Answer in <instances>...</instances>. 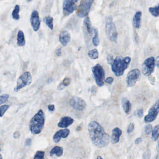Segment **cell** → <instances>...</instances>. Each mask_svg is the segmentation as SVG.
I'll return each mask as SVG.
<instances>
[{"mask_svg": "<svg viewBox=\"0 0 159 159\" xmlns=\"http://www.w3.org/2000/svg\"><path fill=\"white\" fill-rule=\"evenodd\" d=\"M94 0H82L77 10V15L81 18L87 16Z\"/></svg>", "mask_w": 159, "mask_h": 159, "instance_id": "obj_5", "label": "cell"}, {"mask_svg": "<svg viewBox=\"0 0 159 159\" xmlns=\"http://www.w3.org/2000/svg\"><path fill=\"white\" fill-rule=\"evenodd\" d=\"M90 139L92 143L98 148L107 147L110 142L109 135L106 133L103 127L95 121H92L88 126Z\"/></svg>", "mask_w": 159, "mask_h": 159, "instance_id": "obj_1", "label": "cell"}, {"mask_svg": "<svg viewBox=\"0 0 159 159\" xmlns=\"http://www.w3.org/2000/svg\"><path fill=\"white\" fill-rule=\"evenodd\" d=\"M137 116H138L139 118H141V117L143 116V109H139V110H138L137 111Z\"/></svg>", "mask_w": 159, "mask_h": 159, "instance_id": "obj_38", "label": "cell"}, {"mask_svg": "<svg viewBox=\"0 0 159 159\" xmlns=\"http://www.w3.org/2000/svg\"><path fill=\"white\" fill-rule=\"evenodd\" d=\"M88 56L92 59L95 60L98 58L99 53L97 49H93L90 50L88 53Z\"/></svg>", "mask_w": 159, "mask_h": 159, "instance_id": "obj_24", "label": "cell"}, {"mask_svg": "<svg viewBox=\"0 0 159 159\" xmlns=\"http://www.w3.org/2000/svg\"><path fill=\"white\" fill-rule=\"evenodd\" d=\"M70 104L73 108L79 111L84 110L87 106L86 102L83 99L76 96L71 98Z\"/></svg>", "mask_w": 159, "mask_h": 159, "instance_id": "obj_11", "label": "cell"}, {"mask_svg": "<svg viewBox=\"0 0 159 159\" xmlns=\"http://www.w3.org/2000/svg\"><path fill=\"white\" fill-rule=\"evenodd\" d=\"M149 11L152 15L155 17L159 16V7L158 6L149 8Z\"/></svg>", "mask_w": 159, "mask_h": 159, "instance_id": "obj_28", "label": "cell"}, {"mask_svg": "<svg viewBox=\"0 0 159 159\" xmlns=\"http://www.w3.org/2000/svg\"><path fill=\"white\" fill-rule=\"evenodd\" d=\"M142 13L140 11H138L135 14L133 18V24L137 29H139L141 27V19Z\"/></svg>", "mask_w": 159, "mask_h": 159, "instance_id": "obj_18", "label": "cell"}, {"mask_svg": "<svg viewBox=\"0 0 159 159\" xmlns=\"http://www.w3.org/2000/svg\"><path fill=\"white\" fill-rule=\"evenodd\" d=\"M97 159H103V158H102L100 156H98L97 158Z\"/></svg>", "mask_w": 159, "mask_h": 159, "instance_id": "obj_46", "label": "cell"}, {"mask_svg": "<svg viewBox=\"0 0 159 159\" xmlns=\"http://www.w3.org/2000/svg\"><path fill=\"white\" fill-rule=\"evenodd\" d=\"M0 92H1V91H0Z\"/></svg>", "mask_w": 159, "mask_h": 159, "instance_id": "obj_50", "label": "cell"}, {"mask_svg": "<svg viewBox=\"0 0 159 159\" xmlns=\"http://www.w3.org/2000/svg\"><path fill=\"white\" fill-rule=\"evenodd\" d=\"M19 11H20V7L18 5H16L13 11L12 14L13 18L15 20H18L20 18V16L19 15Z\"/></svg>", "mask_w": 159, "mask_h": 159, "instance_id": "obj_26", "label": "cell"}, {"mask_svg": "<svg viewBox=\"0 0 159 159\" xmlns=\"http://www.w3.org/2000/svg\"><path fill=\"white\" fill-rule=\"evenodd\" d=\"M32 77L29 72H26L18 78L15 92H17L24 87L30 85L32 82Z\"/></svg>", "mask_w": 159, "mask_h": 159, "instance_id": "obj_7", "label": "cell"}, {"mask_svg": "<svg viewBox=\"0 0 159 159\" xmlns=\"http://www.w3.org/2000/svg\"><path fill=\"white\" fill-rule=\"evenodd\" d=\"M152 131V139H154V141H156L159 137V125H157L156 126H154L153 130Z\"/></svg>", "mask_w": 159, "mask_h": 159, "instance_id": "obj_27", "label": "cell"}, {"mask_svg": "<svg viewBox=\"0 0 159 159\" xmlns=\"http://www.w3.org/2000/svg\"><path fill=\"white\" fill-rule=\"evenodd\" d=\"M20 136V134L19 132L17 131V132H16L14 134V137L15 139H18L19 138V137Z\"/></svg>", "mask_w": 159, "mask_h": 159, "instance_id": "obj_42", "label": "cell"}, {"mask_svg": "<svg viewBox=\"0 0 159 159\" xmlns=\"http://www.w3.org/2000/svg\"><path fill=\"white\" fill-rule=\"evenodd\" d=\"M78 1V0H64L63 9L65 15H69L77 9L76 3Z\"/></svg>", "mask_w": 159, "mask_h": 159, "instance_id": "obj_10", "label": "cell"}, {"mask_svg": "<svg viewBox=\"0 0 159 159\" xmlns=\"http://www.w3.org/2000/svg\"><path fill=\"white\" fill-rule=\"evenodd\" d=\"M56 55L57 56H60V55H61V54H62V53H61V48H58L57 50H56L55 52Z\"/></svg>", "mask_w": 159, "mask_h": 159, "instance_id": "obj_41", "label": "cell"}, {"mask_svg": "<svg viewBox=\"0 0 159 159\" xmlns=\"http://www.w3.org/2000/svg\"><path fill=\"white\" fill-rule=\"evenodd\" d=\"M94 36L93 38V43L95 46H98L99 44L100 40L98 37V31L97 29H94Z\"/></svg>", "mask_w": 159, "mask_h": 159, "instance_id": "obj_25", "label": "cell"}, {"mask_svg": "<svg viewBox=\"0 0 159 159\" xmlns=\"http://www.w3.org/2000/svg\"><path fill=\"white\" fill-rule=\"evenodd\" d=\"M121 104L125 113L128 114L131 111V107H132L130 101L127 99L124 98L121 100Z\"/></svg>", "mask_w": 159, "mask_h": 159, "instance_id": "obj_19", "label": "cell"}, {"mask_svg": "<svg viewBox=\"0 0 159 159\" xmlns=\"http://www.w3.org/2000/svg\"><path fill=\"white\" fill-rule=\"evenodd\" d=\"M92 70L97 85L100 87L103 86L104 85L105 72L102 66L99 64H96L92 68Z\"/></svg>", "mask_w": 159, "mask_h": 159, "instance_id": "obj_6", "label": "cell"}, {"mask_svg": "<svg viewBox=\"0 0 159 159\" xmlns=\"http://www.w3.org/2000/svg\"><path fill=\"white\" fill-rule=\"evenodd\" d=\"M152 131V126L151 124H148L145 127V133L147 135H149Z\"/></svg>", "mask_w": 159, "mask_h": 159, "instance_id": "obj_33", "label": "cell"}, {"mask_svg": "<svg viewBox=\"0 0 159 159\" xmlns=\"http://www.w3.org/2000/svg\"><path fill=\"white\" fill-rule=\"evenodd\" d=\"M140 76V72L138 69H134L130 71L127 75L126 83L128 87H133Z\"/></svg>", "mask_w": 159, "mask_h": 159, "instance_id": "obj_9", "label": "cell"}, {"mask_svg": "<svg viewBox=\"0 0 159 159\" xmlns=\"http://www.w3.org/2000/svg\"><path fill=\"white\" fill-rule=\"evenodd\" d=\"M9 96L8 94H3L0 96V105L6 103L9 99Z\"/></svg>", "mask_w": 159, "mask_h": 159, "instance_id": "obj_29", "label": "cell"}, {"mask_svg": "<svg viewBox=\"0 0 159 159\" xmlns=\"http://www.w3.org/2000/svg\"><path fill=\"white\" fill-rule=\"evenodd\" d=\"M105 29L106 34L108 39L112 42H116L118 38V33L111 16H107L106 18Z\"/></svg>", "mask_w": 159, "mask_h": 159, "instance_id": "obj_4", "label": "cell"}, {"mask_svg": "<svg viewBox=\"0 0 159 159\" xmlns=\"http://www.w3.org/2000/svg\"><path fill=\"white\" fill-rule=\"evenodd\" d=\"M17 45L18 46H23L25 44V34L22 30H19L17 34Z\"/></svg>", "mask_w": 159, "mask_h": 159, "instance_id": "obj_20", "label": "cell"}, {"mask_svg": "<svg viewBox=\"0 0 159 159\" xmlns=\"http://www.w3.org/2000/svg\"><path fill=\"white\" fill-rule=\"evenodd\" d=\"M74 120L71 117L65 116L63 117L58 123V126L61 128H66L72 124Z\"/></svg>", "mask_w": 159, "mask_h": 159, "instance_id": "obj_15", "label": "cell"}, {"mask_svg": "<svg viewBox=\"0 0 159 159\" xmlns=\"http://www.w3.org/2000/svg\"><path fill=\"white\" fill-rule=\"evenodd\" d=\"M30 22L33 30L35 31L39 30L40 27L41 22L38 11L35 10L32 12L30 18Z\"/></svg>", "mask_w": 159, "mask_h": 159, "instance_id": "obj_13", "label": "cell"}, {"mask_svg": "<svg viewBox=\"0 0 159 159\" xmlns=\"http://www.w3.org/2000/svg\"><path fill=\"white\" fill-rule=\"evenodd\" d=\"M70 131L67 128L61 129L57 132L53 136V140L55 143L59 142L61 138H66L69 135Z\"/></svg>", "mask_w": 159, "mask_h": 159, "instance_id": "obj_14", "label": "cell"}, {"mask_svg": "<svg viewBox=\"0 0 159 159\" xmlns=\"http://www.w3.org/2000/svg\"><path fill=\"white\" fill-rule=\"evenodd\" d=\"M134 124L133 123H131L128 125V128H127V132L128 134L132 133L134 130Z\"/></svg>", "mask_w": 159, "mask_h": 159, "instance_id": "obj_35", "label": "cell"}, {"mask_svg": "<svg viewBox=\"0 0 159 159\" xmlns=\"http://www.w3.org/2000/svg\"><path fill=\"white\" fill-rule=\"evenodd\" d=\"M9 106L7 105H4L0 107V117L3 116L7 110L9 109Z\"/></svg>", "mask_w": 159, "mask_h": 159, "instance_id": "obj_30", "label": "cell"}, {"mask_svg": "<svg viewBox=\"0 0 159 159\" xmlns=\"http://www.w3.org/2000/svg\"><path fill=\"white\" fill-rule=\"evenodd\" d=\"M48 108L49 110L51 111H53L55 110V105L53 104H50L48 105Z\"/></svg>", "mask_w": 159, "mask_h": 159, "instance_id": "obj_40", "label": "cell"}, {"mask_svg": "<svg viewBox=\"0 0 159 159\" xmlns=\"http://www.w3.org/2000/svg\"><path fill=\"white\" fill-rule=\"evenodd\" d=\"M113 60L114 59H113V56H112L111 55H109L108 56L107 58V62L108 64L111 65L112 61H113Z\"/></svg>", "mask_w": 159, "mask_h": 159, "instance_id": "obj_37", "label": "cell"}, {"mask_svg": "<svg viewBox=\"0 0 159 159\" xmlns=\"http://www.w3.org/2000/svg\"><path fill=\"white\" fill-rule=\"evenodd\" d=\"M155 59L153 57H150L147 59L142 65V73L145 76H149L154 69Z\"/></svg>", "mask_w": 159, "mask_h": 159, "instance_id": "obj_8", "label": "cell"}, {"mask_svg": "<svg viewBox=\"0 0 159 159\" xmlns=\"http://www.w3.org/2000/svg\"><path fill=\"white\" fill-rule=\"evenodd\" d=\"M84 29L89 34H92V23H91V20H90V18L89 17H87L84 20Z\"/></svg>", "mask_w": 159, "mask_h": 159, "instance_id": "obj_22", "label": "cell"}, {"mask_svg": "<svg viewBox=\"0 0 159 159\" xmlns=\"http://www.w3.org/2000/svg\"><path fill=\"white\" fill-rule=\"evenodd\" d=\"M65 86L63 85V84L62 83L59 84V85L58 86V89H59V90H63L65 88Z\"/></svg>", "mask_w": 159, "mask_h": 159, "instance_id": "obj_45", "label": "cell"}, {"mask_svg": "<svg viewBox=\"0 0 159 159\" xmlns=\"http://www.w3.org/2000/svg\"><path fill=\"white\" fill-rule=\"evenodd\" d=\"M142 139L141 137L138 138L135 140V144L138 145V144H140L141 142H142Z\"/></svg>", "mask_w": 159, "mask_h": 159, "instance_id": "obj_39", "label": "cell"}, {"mask_svg": "<svg viewBox=\"0 0 159 159\" xmlns=\"http://www.w3.org/2000/svg\"><path fill=\"white\" fill-rule=\"evenodd\" d=\"M59 39L62 45L66 46L70 41V33L67 31H64L60 33Z\"/></svg>", "mask_w": 159, "mask_h": 159, "instance_id": "obj_17", "label": "cell"}, {"mask_svg": "<svg viewBox=\"0 0 159 159\" xmlns=\"http://www.w3.org/2000/svg\"><path fill=\"white\" fill-rule=\"evenodd\" d=\"M28 1H32V0H28Z\"/></svg>", "mask_w": 159, "mask_h": 159, "instance_id": "obj_48", "label": "cell"}, {"mask_svg": "<svg viewBox=\"0 0 159 159\" xmlns=\"http://www.w3.org/2000/svg\"><path fill=\"white\" fill-rule=\"evenodd\" d=\"M45 24L50 28L52 30L53 29V18L51 16H48L44 18Z\"/></svg>", "mask_w": 159, "mask_h": 159, "instance_id": "obj_23", "label": "cell"}, {"mask_svg": "<svg viewBox=\"0 0 159 159\" xmlns=\"http://www.w3.org/2000/svg\"><path fill=\"white\" fill-rule=\"evenodd\" d=\"M31 144V139H28L25 141V146H30Z\"/></svg>", "mask_w": 159, "mask_h": 159, "instance_id": "obj_43", "label": "cell"}, {"mask_svg": "<svg viewBox=\"0 0 159 159\" xmlns=\"http://www.w3.org/2000/svg\"><path fill=\"white\" fill-rule=\"evenodd\" d=\"M0 159H2V156L0 154Z\"/></svg>", "mask_w": 159, "mask_h": 159, "instance_id": "obj_47", "label": "cell"}, {"mask_svg": "<svg viewBox=\"0 0 159 159\" xmlns=\"http://www.w3.org/2000/svg\"><path fill=\"white\" fill-rule=\"evenodd\" d=\"M151 152L149 150H147L143 153L142 159H150L151 157Z\"/></svg>", "mask_w": 159, "mask_h": 159, "instance_id": "obj_32", "label": "cell"}, {"mask_svg": "<svg viewBox=\"0 0 159 159\" xmlns=\"http://www.w3.org/2000/svg\"><path fill=\"white\" fill-rule=\"evenodd\" d=\"M71 81V79H70V78L67 77V78H66L64 79L62 83L63 84V85L66 87V86H68L70 84Z\"/></svg>", "mask_w": 159, "mask_h": 159, "instance_id": "obj_34", "label": "cell"}, {"mask_svg": "<svg viewBox=\"0 0 159 159\" xmlns=\"http://www.w3.org/2000/svg\"><path fill=\"white\" fill-rule=\"evenodd\" d=\"M121 130L119 127H115L112 131L111 141L112 144H116L120 140V137L122 135Z\"/></svg>", "mask_w": 159, "mask_h": 159, "instance_id": "obj_16", "label": "cell"}, {"mask_svg": "<svg viewBox=\"0 0 159 159\" xmlns=\"http://www.w3.org/2000/svg\"><path fill=\"white\" fill-rule=\"evenodd\" d=\"M131 61V58L129 56L123 57L117 56L113 60L111 64V68L112 72L117 77L121 76L123 74L125 71L129 67Z\"/></svg>", "mask_w": 159, "mask_h": 159, "instance_id": "obj_2", "label": "cell"}, {"mask_svg": "<svg viewBox=\"0 0 159 159\" xmlns=\"http://www.w3.org/2000/svg\"><path fill=\"white\" fill-rule=\"evenodd\" d=\"M159 101H157L155 104L149 110L148 115L145 116L144 121L145 122L149 123L153 121L156 119L159 113Z\"/></svg>", "mask_w": 159, "mask_h": 159, "instance_id": "obj_12", "label": "cell"}, {"mask_svg": "<svg viewBox=\"0 0 159 159\" xmlns=\"http://www.w3.org/2000/svg\"><path fill=\"white\" fill-rule=\"evenodd\" d=\"M45 123L44 113L40 109L32 117L30 123V129L31 133L34 135L39 134L42 131Z\"/></svg>", "mask_w": 159, "mask_h": 159, "instance_id": "obj_3", "label": "cell"}, {"mask_svg": "<svg viewBox=\"0 0 159 159\" xmlns=\"http://www.w3.org/2000/svg\"><path fill=\"white\" fill-rule=\"evenodd\" d=\"M63 154V148L62 147L56 146L53 148L50 152V155L52 156L54 154H56L57 157H60Z\"/></svg>", "mask_w": 159, "mask_h": 159, "instance_id": "obj_21", "label": "cell"}, {"mask_svg": "<svg viewBox=\"0 0 159 159\" xmlns=\"http://www.w3.org/2000/svg\"><path fill=\"white\" fill-rule=\"evenodd\" d=\"M113 81H114V79H113L112 77H109L107 78V79L105 80V82H107V83H108L109 84H111L112 82H113Z\"/></svg>", "mask_w": 159, "mask_h": 159, "instance_id": "obj_36", "label": "cell"}, {"mask_svg": "<svg viewBox=\"0 0 159 159\" xmlns=\"http://www.w3.org/2000/svg\"><path fill=\"white\" fill-rule=\"evenodd\" d=\"M159 65V56H157L156 59L155 60V65L158 68Z\"/></svg>", "mask_w": 159, "mask_h": 159, "instance_id": "obj_44", "label": "cell"}, {"mask_svg": "<svg viewBox=\"0 0 159 159\" xmlns=\"http://www.w3.org/2000/svg\"><path fill=\"white\" fill-rule=\"evenodd\" d=\"M45 152L41 151H39L37 152L35 154L34 159H44Z\"/></svg>", "mask_w": 159, "mask_h": 159, "instance_id": "obj_31", "label": "cell"}, {"mask_svg": "<svg viewBox=\"0 0 159 159\" xmlns=\"http://www.w3.org/2000/svg\"><path fill=\"white\" fill-rule=\"evenodd\" d=\"M0 151H1V148H0Z\"/></svg>", "mask_w": 159, "mask_h": 159, "instance_id": "obj_49", "label": "cell"}]
</instances>
